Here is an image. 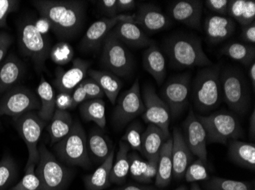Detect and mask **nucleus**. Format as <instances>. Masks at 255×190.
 Here are the masks:
<instances>
[{
  "label": "nucleus",
  "instance_id": "f257e3e1",
  "mask_svg": "<svg viewBox=\"0 0 255 190\" xmlns=\"http://www.w3.org/2000/svg\"><path fill=\"white\" fill-rule=\"evenodd\" d=\"M33 5L51 24V31L61 39L77 36L84 27L86 3L77 0H34Z\"/></svg>",
  "mask_w": 255,
  "mask_h": 190
},
{
  "label": "nucleus",
  "instance_id": "f03ea898",
  "mask_svg": "<svg viewBox=\"0 0 255 190\" xmlns=\"http://www.w3.org/2000/svg\"><path fill=\"white\" fill-rule=\"evenodd\" d=\"M164 49L174 68L182 69L213 65L203 51L201 40L193 34H177L166 38Z\"/></svg>",
  "mask_w": 255,
  "mask_h": 190
},
{
  "label": "nucleus",
  "instance_id": "7ed1b4c3",
  "mask_svg": "<svg viewBox=\"0 0 255 190\" xmlns=\"http://www.w3.org/2000/svg\"><path fill=\"white\" fill-rule=\"evenodd\" d=\"M221 68L220 64L205 67L199 71L193 81V104L202 114L211 112L221 104Z\"/></svg>",
  "mask_w": 255,
  "mask_h": 190
},
{
  "label": "nucleus",
  "instance_id": "20e7f679",
  "mask_svg": "<svg viewBox=\"0 0 255 190\" xmlns=\"http://www.w3.org/2000/svg\"><path fill=\"white\" fill-rule=\"evenodd\" d=\"M220 81L223 99L229 108L237 114H246L250 104V91L240 68L226 67L221 71Z\"/></svg>",
  "mask_w": 255,
  "mask_h": 190
},
{
  "label": "nucleus",
  "instance_id": "39448f33",
  "mask_svg": "<svg viewBox=\"0 0 255 190\" xmlns=\"http://www.w3.org/2000/svg\"><path fill=\"white\" fill-rule=\"evenodd\" d=\"M54 151L58 159L68 165L84 168H89L91 165L87 136L78 121L74 122L70 133L55 143Z\"/></svg>",
  "mask_w": 255,
  "mask_h": 190
},
{
  "label": "nucleus",
  "instance_id": "423d86ee",
  "mask_svg": "<svg viewBox=\"0 0 255 190\" xmlns=\"http://www.w3.org/2000/svg\"><path fill=\"white\" fill-rule=\"evenodd\" d=\"M197 117L204 127L207 143L226 144L243 136L240 122L231 113L216 112Z\"/></svg>",
  "mask_w": 255,
  "mask_h": 190
},
{
  "label": "nucleus",
  "instance_id": "0eeeda50",
  "mask_svg": "<svg viewBox=\"0 0 255 190\" xmlns=\"http://www.w3.org/2000/svg\"><path fill=\"white\" fill-rule=\"evenodd\" d=\"M18 38L21 53L31 59L37 71L41 72L51 55V47L45 35L37 30L34 21H25L20 24Z\"/></svg>",
  "mask_w": 255,
  "mask_h": 190
},
{
  "label": "nucleus",
  "instance_id": "6e6552de",
  "mask_svg": "<svg viewBox=\"0 0 255 190\" xmlns=\"http://www.w3.org/2000/svg\"><path fill=\"white\" fill-rule=\"evenodd\" d=\"M39 161L35 174L41 182V190H62L71 173L64 167L43 143L38 146Z\"/></svg>",
  "mask_w": 255,
  "mask_h": 190
},
{
  "label": "nucleus",
  "instance_id": "1a4fd4ad",
  "mask_svg": "<svg viewBox=\"0 0 255 190\" xmlns=\"http://www.w3.org/2000/svg\"><path fill=\"white\" fill-rule=\"evenodd\" d=\"M102 65L118 77H127L132 72L134 62L131 54L112 31L103 43Z\"/></svg>",
  "mask_w": 255,
  "mask_h": 190
},
{
  "label": "nucleus",
  "instance_id": "9d476101",
  "mask_svg": "<svg viewBox=\"0 0 255 190\" xmlns=\"http://www.w3.org/2000/svg\"><path fill=\"white\" fill-rule=\"evenodd\" d=\"M13 121L18 134L25 141L28 148V158L26 166H36L39 161L38 142L47 122L40 118L38 113L34 111L15 117Z\"/></svg>",
  "mask_w": 255,
  "mask_h": 190
},
{
  "label": "nucleus",
  "instance_id": "9b49d317",
  "mask_svg": "<svg viewBox=\"0 0 255 190\" xmlns=\"http://www.w3.org/2000/svg\"><path fill=\"white\" fill-rule=\"evenodd\" d=\"M41 102L36 94L25 87L16 86L8 90L0 100V117H19L31 111H39Z\"/></svg>",
  "mask_w": 255,
  "mask_h": 190
},
{
  "label": "nucleus",
  "instance_id": "f8f14e48",
  "mask_svg": "<svg viewBox=\"0 0 255 190\" xmlns=\"http://www.w3.org/2000/svg\"><path fill=\"white\" fill-rule=\"evenodd\" d=\"M191 74L185 72L172 77L162 88L161 99L168 106L170 116L175 119L188 105Z\"/></svg>",
  "mask_w": 255,
  "mask_h": 190
},
{
  "label": "nucleus",
  "instance_id": "ddd939ff",
  "mask_svg": "<svg viewBox=\"0 0 255 190\" xmlns=\"http://www.w3.org/2000/svg\"><path fill=\"white\" fill-rule=\"evenodd\" d=\"M144 102L141 98L138 80L136 79L132 86L120 95L117 107L113 113V124L118 128H123L134 118L143 114Z\"/></svg>",
  "mask_w": 255,
  "mask_h": 190
},
{
  "label": "nucleus",
  "instance_id": "4468645a",
  "mask_svg": "<svg viewBox=\"0 0 255 190\" xmlns=\"http://www.w3.org/2000/svg\"><path fill=\"white\" fill-rule=\"evenodd\" d=\"M142 100L145 108L142 114L144 122L156 126L167 136H170L169 124L171 116L168 106L157 95L155 89L150 85L144 86Z\"/></svg>",
  "mask_w": 255,
  "mask_h": 190
},
{
  "label": "nucleus",
  "instance_id": "2eb2a0df",
  "mask_svg": "<svg viewBox=\"0 0 255 190\" xmlns=\"http://www.w3.org/2000/svg\"><path fill=\"white\" fill-rule=\"evenodd\" d=\"M134 15H119L115 18H103L90 25L80 42V48L84 51H97L103 41L118 23L134 21Z\"/></svg>",
  "mask_w": 255,
  "mask_h": 190
},
{
  "label": "nucleus",
  "instance_id": "dca6fc26",
  "mask_svg": "<svg viewBox=\"0 0 255 190\" xmlns=\"http://www.w3.org/2000/svg\"><path fill=\"white\" fill-rule=\"evenodd\" d=\"M183 128L184 132L183 138L193 156L200 158L207 165L206 131L193 109H190L188 116L183 123Z\"/></svg>",
  "mask_w": 255,
  "mask_h": 190
},
{
  "label": "nucleus",
  "instance_id": "f3484780",
  "mask_svg": "<svg viewBox=\"0 0 255 190\" xmlns=\"http://www.w3.org/2000/svg\"><path fill=\"white\" fill-rule=\"evenodd\" d=\"M203 2L200 0H180L170 4L169 11L173 19L193 29H201Z\"/></svg>",
  "mask_w": 255,
  "mask_h": 190
},
{
  "label": "nucleus",
  "instance_id": "a211bd4d",
  "mask_svg": "<svg viewBox=\"0 0 255 190\" xmlns=\"http://www.w3.org/2000/svg\"><path fill=\"white\" fill-rule=\"evenodd\" d=\"M90 63L81 59H74L68 69L58 68L56 70L54 86L60 92L71 93L73 90L85 79L88 73Z\"/></svg>",
  "mask_w": 255,
  "mask_h": 190
},
{
  "label": "nucleus",
  "instance_id": "6ab92c4d",
  "mask_svg": "<svg viewBox=\"0 0 255 190\" xmlns=\"http://www.w3.org/2000/svg\"><path fill=\"white\" fill-rule=\"evenodd\" d=\"M133 23L149 33L163 31L170 25V19L157 5L151 3L141 4L134 14Z\"/></svg>",
  "mask_w": 255,
  "mask_h": 190
},
{
  "label": "nucleus",
  "instance_id": "aec40b11",
  "mask_svg": "<svg viewBox=\"0 0 255 190\" xmlns=\"http://www.w3.org/2000/svg\"><path fill=\"white\" fill-rule=\"evenodd\" d=\"M172 138L173 176L175 179L180 180L184 177L187 168L193 162V154L186 144L180 128H174Z\"/></svg>",
  "mask_w": 255,
  "mask_h": 190
},
{
  "label": "nucleus",
  "instance_id": "412c9836",
  "mask_svg": "<svg viewBox=\"0 0 255 190\" xmlns=\"http://www.w3.org/2000/svg\"><path fill=\"white\" fill-rule=\"evenodd\" d=\"M236 23L229 16L211 15L204 21L206 38L211 44H217L226 41L234 34Z\"/></svg>",
  "mask_w": 255,
  "mask_h": 190
},
{
  "label": "nucleus",
  "instance_id": "4be33fe9",
  "mask_svg": "<svg viewBox=\"0 0 255 190\" xmlns=\"http://www.w3.org/2000/svg\"><path fill=\"white\" fill-rule=\"evenodd\" d=\"M111 31L123 44L128 47L143 48L155 44L140 27L129 21L118 23Z\"/></svg>",
  "mask_w": 255,
  "mask_h": 190
},
{
  "label": "nucleus",
  "instance_id": "5701e85b",
  "mask_svg": "<svg viewBox=\"0 0 255 190\" xmlns=\"http://www.w3.org/2000/svg\"><path fill=\"white\" fill-rule=\"evenodd\" d=\"M25 72V67L19 59L10 54L0 63V94L14 88Z\"/></svg>",
  "mask_w": 255,
  "mask_h": 190
},
{
  "label": "nucleus",
  "instance_id": "b1692460",
  "mask_svg": "<svg viewBox=\"0 0 255 190\" xmlns=\"http://www.w3.org/2000/svg\"><path fill=\"white\" fill-rule=\"evenodd\" d=\"M129 174L133 179L144 184H150L155 179L157 172L159 155L152 159L144 161L136 152L128 154Z\"/></svg>",
  "mask_w": 255,
  "mask_h": 190
},
{
  "label": "nucleus",
  "instance_id": "393cba45",
  "mask_svg": "<svg viewBox=\"0 0 255 190\" xmlns=\"http://www.w3.org/2000/svg\"><path fill=\"white\" fill-rule=\"evenodd\" d=\"M89 156L96 164L104 162L114 150L111 140L100 128H93L87 138Z\"/></svg>",
  "mask_w": 255,
  "mask_h": 190
},
{
  "label": "nucleus",
  "instance_id": "a878e982",
  "mask_svg": "<svg viewBox=\"0 0 255 190\" xmlns=\"http://www.w3.org/2000/svg\"><path fill=\"white\" fill-rule=\"evenodd\" d=\"M144 69L155 80L157 85H161L167 75L164 56L155 44L150 46L143 54Z\"/></svg>",
  "mask_w": 255,
  "mask_h": 190
},
{
  "label": "nucleus",
  "instance_id": "bb28decb",
  "mask_svg": "<svg viewBox=\"0 0 255 190\" xmlns=\"http://www.w3.org/2000/svg\"><path fill=\"white\" fill-rule=\"evenodd\" d=\"M170 137L167 136L158 127L148 124L143 132L140 153L147 160L156 158L158 156L162 147Z\"/></svg>",
  "mask_w": 255,
  "mask_h": 190
},
{
  "label": "nucleus",
  "instance_id": "cd10ccee",
  "mask_svg": "<svg viewBox=\"0 0 255 190\" xmlns=\"http://www.w3.org/2000/svg\"><path fill=\"white\" fill-rule=\"evenodd\" d=\"M229 157L232 161L252 171L255 170V145L239 139L230 140Z\"/></svg>",
  "mask_w": 255,
  "mask_h": 190
},
{
  "label": "nucleus",
  "instance_id": "c85d7f7f",
  "mask_svg": "<svg viewBox=\"0 0 255 190\" xmlns=\"http://www.w3.org/2000/svg\"><path fill=\"white\" fill-rule=\"evenodd\" d=\"M89 75L92 79L100 85L106 96L112 104L115 105L117 97L123 86V83L120 77L109 72L107 70L89 69Z\"/></svg>",
  "mask_w": 255,
  "mask_h": 190
},
{
  "label": "nucleus",
  "instance_id": "c756f323",
  "mask_svg": "<svg viewBox=\"0 0 255 190\" xmlns=\"http://www.w3.org/2000/svg\"><path fill=\"white\" fill-rule=\"evenodd\" d=\"M172 145L173 138L170 137L159 153L158 165L155 177V185L159 188H164L168 186L173 177Z\"/></svg>",
  "mask_w": 255,
  "mask_h": 190
},
{
  "label": "nucleus",
  "instance_id": "7c9ffc66",
  "mask_svg": "<svg viewBox=\"0 0 255 190\" xmlns=\"http://www.w3.org/2000/svg\"><path fill=\"white\" fill-rule=\"evenodd\" d=\"M114 157L115 150H113L106 161L93 174L85 177L84 183L87 190H103L111 185L110 175Z\"/></svg>",
  "mask_w": 255,
  "mask_h": 190
},
{
  "label": "nucleus",
  "instance_id": "2f4dec72",
  "mask_svg": "<svg viewBox=\"0 0 255 190\" xmlns=\"http://www.w3.org/2000/svg\"><path fill=\"white\" fill-rule=\"evenodd\" d=\"M50 123L48 132L51 137V143H57V141L67 136L74 125L72 117L67 111L56 109Z\"/></svg>",
  "mask_w": 255,
  "mask_h": 190
},
{
  "label": "nucleus",
  "instance_id": "473e14b6",
  "mask_svg": "<svg viewBox=\"0 0 255 190\" xmlns=\"http://www.w3.org/2000/svg\"><path fill=\"white\" fill-rule=\"evenodd\" d=\"M228 16L236 20L242 27L255 22V2L254 0H230Z\"/></svg>",
  "mask_w": 255,
  "mask_h": 190
},
{
  "label": "nucleus",
  "instance_id": "72a5a7b5",
  "mask_svg": "<svg viewBox=\"0 0 255 190\" xmlns=\"http://www.w3.org/2000/svg\"><path fill=\"white\" fill-rule=\"evenodd\" d=\"M80 115L86 122H94L99 128H105L106 104L102 98L89 99L80 106Z\"/></svg>",
  "mask_w": 255,
  "mask_h": 190
},
{
  "label": "nucleus",
  "instance_id": "f704fd0d",
  "mask_svg": "<svg viewBox=\"0 0 255 190\" xmlns=\"http://www.w3.org/2000/svg\"><path fill=\"white\" fill-rule=\"evenodd\" d=\"M38 98L41 102V108L38 114L45 122L50 121L56 110L55 94L53 87L44 76H41L39 85L37 88Z\"/></svg>",
  "mask_w": 255,
  "mask_h": 190
},
{
  "label": "nucleus",
  "instance_id": "c9c22d12",
  "mask_svg": "<svg viewBox=\"0 0 255 190\" xmlns=\"http://www.w3.org/2000/svg\"><path fill=\"white\" fill-rule=\"evenodd\" d=\"M129 148L126 142L120 141V148L117 154V158L113 161L110 175L112 184L123 185L126 183L128 174H129Z\"/></svg>",
  "mask_w": 255,
  "mask_h": 190
},
{
  "label": "nucleus",
  "instance_id": "e433bc0d",
  "mask_svg": "<svg viewBox=\"0 0 255 190\" xmlns=\"http://www.w3.org/2000/svg\"><path fill=\"white\" fill-rule=\"evenodd\" d=\"M221 54L243 65H251L255 63V45L252 44L239 42L229 43L223 47Z\"/></svg>",
  "mask_w": 255,
  "mask_h": 190
},
{
  "label": "nucleus",
  "instance_id": "4c0bfd02",
  "mask_svg": "<svg viewBox=\"0 0 255 190\" xmlns=\"http://www.w3.org/2000/svg\"><path fill=\"white\" fill-rule=\"evenodd\" d=\"M206 190H255L253 184L249 182L213 177L205 181Z\"/></svg>",
  "mask_w": 255,
  "mask_h": 190
},
{
  "label": "nucleus",
  "instance_id": "58836bf2",
  "mask_svg": "<svg viewBox=\"0 0 255 190\" xmlns=\"http://www.w3.org/2000/svg\"><path fill=\"white\" fill-rule=\"evenodd\" d=\"M17 174L16 164L13 158L5 154L0 161V190H5L15 180Z\"/></svg>",
  "mask_w": 255,
  "mask_h": 190
},
{
  "label": "nucleus",
  "instance_id": "ea45409f",
  "mask_svg": "<svg viewBox=\"0 0 255 190\" xmlns=\"http://www.w3.org/2000/svg\"><path fill=\"white\" fill-rule=\"evenodd\" d=\"M143 132L142 125L138 121H135L128 127L121 141L126 142L134 151L141 152Z\"/></svg>",
  "mask_w": 255,
  "mask_h": 190
},
{
  "label": "nucleus",
  "instance_id": "a19ab883",
  "mask_svg": "<svg viewBox=\"0 0 255 190\" xmlns=\"http://www.w3.org/2000/svg\"><path fill=\"white\" fill-rule=\"evenodd\" d=\"M206 166L201 159L197 158L190 164L183 177L188 183L206 181L210 179Z\"/></svg>",
  "mask_w": 255,
  "mask_h": 190
},
{
  "label": "nucleus",
  "instance_id": "79ce46f5",
  "mask_svg": "<svg viewBox=\"0 0 255 190\" xmlns=\"http://www.w3.org/2000/svg\"><path fill=\"white\" fill-rule=\"evenodd\" d=\"M22 179L10 190H41V182L35 174V165L25 166Z\"/></svg>",
  "mask_w": 255,
  "mask_h": 190
},
{
  "label": "nucleus",
  "instance_id": "37998d69",
  "mask_svg": "<svg viewBox=\"0 0 255 190\" xmlns=\"http://www.w3.org/2000/svg\"><path fill=\"white\" fill-rule=\"evenodd\" d=\"M74 55V51L70 44L61 42L53 47L50 57L55 63L64 65L72 61Z\"/></svg>",
  "mask_w": 255,
  "mask_h": 190
},
{
  "label": "nucleus",
  "instance_id": "c03bdc74",
  "mask_svg": "<svg viewBox=\"0 0 255 190\" xmlns=\"http://www.w3.org/2000/svg\"><path fill=\"white\" fill-rule=\"evenodd\" d=\"M19 2L17 0H0V28L7 26V18L18 9Z\"/></svg>",
  "mask_w": 255,
  "mask_h": 190
},
{
  "label": "nucleus",
  "instance_id": "a18cd8bd",
  "mask_svg": "<svg viewBox=\"0 0 255 190\" xmlns=\"http://www.w3.org/2000/svg\"><path fill=\"white\" fill-rule=\"evenodd\" d=\"M81 85L87 94V100L102 98L105 95L100 85L91 78H85Z\"/></svg>",
  "mask_w": 255,
  "mask_h": 190
},
{
  "label": "nucleus",
  "instance_id": "49530a36",
  "mask_svg": "<svg viewBox=\"0 0 255 190\" xmlns=\"http://www.w3.org/2000/svg\"><path fill=\"white\" fill-rule=\"evenodd\" d=\"M206 6L218 15L228 16V8L229 0H206Z\"/></svg>",
  "mask_w": 255,
  "mask_h": 190
},
{
  "label": "nucleus",
  "instance_id": "de8ad7c7",
  "mask_svg": "<svg viewBox=\"0 0 255 190\" xmlns=\"http://www.w3.org/2000/svg\"><path fill=\"white\" fill-rule=\"evenodd\" d=\"M100 9L107 18H112L118 16V3L117 0H102L99 2Z\"/></svg>",
  "mask_w": 255,
  "mask_h": 190
},
{
  "label": "nucleus",
  "instance_id": "09e8293b",
  "mask_svg": "<svg viewBox=\"0 0 255 190\" xmlns=\"http://www.w3.org/2000/svg\"><path fill=\"white\" fill-rule=\"evenodd\" d=\"M56 109L67 111L74 108L71 93L60 92L55 98Z\"/></svg>",
  "mask_w": 255,
  "mask_h": 190
},
{
  "label": "nucleus",
  "instance_id": "8fccbe9b",
  "mask_svg": "<svg viewBox=\"0 0 255 190\" xmlns=\"http://www.w3.org/2000/svg\"><path fill=\"white\" fill-rule=\"evenodd\" d=\"M11 43L12 38L10 34L5 31H0V63L5 59Z\"/></svg>",
  "mask_w": 255,
  "mask_h": 190
},
{
  "label": "nucleus",
  "instance_id": "3c124183",
  "mask_svg": "<svg viewBox=\"0 0 255 190\" xmlns=\"http://www.w3.org/2000/svg\"><path fill=\"white\" fill-rule=\"evenodd\" d=\"M241 38L244 42L248 43V44H252V45H255V22L252 23L251 25L242 27Z\"/></svg>",
  "mask_w": 255,
  "mask_h": 190
},
{
  "label": "nucleus",
  "instance_id": "603ef678",
  "mask_svg": "<svg viewBox=\"0 0 255 190\" xmlns=\"http://www.w3.org/2000/svg\"><path fill=\"white\" fill-rule=\"evenodd\" d=\"M71 97H72L74 108L79 105V104H81L84 101H87V94H86L85 91H84V88H83L82 85H81V83L73 90L72 92H71Z\"/></svg>",
  "mask_w": 255,
  "mask_h": 190
},
{
  "label": "nucleus",
  "instance_id": "864d4df0",
  "mask_svg": "<svg viewBox=\"0 0 255 190\" xmlns=\"http://www.w3.org/2000/svg\"><path fill=\"white\" fill-rule=\"evenodd\" d=\"M34 25L36 27L37 30L43 35H45L47 33L49 32L51 30V24L47 18L41 17L36 21H34Z\"/></svg>",
  "mask_w": 255,
  "mask_h": 190
},
{
  "label": "nucleus",
  "instance_id": "5fc2aeb1",
  "mask_svg": "<svg viewBox=\"0 0 255 190\" xmlns=\"http://www.w3.org/2000/svg\"><path fill=\"white\" fill-rule=\"evenodd\" d=\"M119 13L134 9L137 2L134 0H117Z\"/></svg>",
  "mask_w": 255,
  "mask_h": 190
},
{
  "label": "nucleus",
  "instance_id": "6e6d98bb",
  "mask_svg": "<svg viewBox=\"0 0 255 190\" xmlns=\"http://www.w3.org/2000/svg\"><path fill=\"white\" fill-rule=\"evenodd\" d=\"M114 190H157L153 187H145V186L134 185V184H128L123 186L120 188Z\"/></svg>",
  "mask_w": 255,
  "mask_h": 190
},
{
  "label": "nucleus",
  "instance_id": "4d7b16f0",
  "mask_svg": "<svg viewBox=\"0 0 255 190\" xmlns=\"http://www.w3.org/2000/svg\"><path fill=\"white\" fill-rule=\"evenodd\" d=\"M249 135L251 138H255V112H252L250 117V123H249Z\"/></svg>",
  "mask_w": 255,
  "mask_h": 190
},
{
  "label": "nucleus",
  "instance_id": "13d9d810",
  "mask_svg": "<svg viewBox=\"0 0 255 190\" xmlns=\"http://www.w3.org/2000/svg\"><path fill=\"white\" fill-rule=\"evenodd\" d=\"M249 78H250L251 80V84H252V88H253V91H255V63H253L251 65L250 68H249Z\"/></svg>",
  "mask_w": 255,
  "mask_h": 190
},
{
  "label": "nucleus",
  "instance_id": "bf43d9fd",
  "mask_svg": "<svg viewBox=\"0 0 255 190\" xmlns=\"http://www.w3.org/2000/svg\"><path fill=\"white\" fill-rule=\"evenodd\" d=\"M190 190H202L200 186L197 184H193L190 187Z\"/></svg>",
  "mask_w": 255,
  "mask_h": 190
},
{
  "label": "nucleus",
  "instance_id": "052dcab7",
  "mask_svg": "<svg viewBox=\"0 0 255 190\" xmlns=\"http://www.w3.org/2000/svg\"><path fill=\"white\" fill-rule=\"evenodd\" d=\"M174 190H187V187H185V186H180V187H177V189H175Z\"/></svg>",
  "mask_w": 255,
  "mask_h": 190
},
{
  "label": "nucleus",
  "instance_id": "680f3d73",
  "mask_svg": "<svg viewBox=\"0 0 255 190\" xmlns=\"http://www.w3.org/2000/svg\"><path fill=\"white\" fill-rule=\"evenodd\" d=\"M0 128H1V122H0Z\"/></svg>",
  "mask_w": 255,
  "mask_h": 190
}]
</instances>
